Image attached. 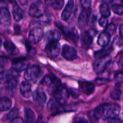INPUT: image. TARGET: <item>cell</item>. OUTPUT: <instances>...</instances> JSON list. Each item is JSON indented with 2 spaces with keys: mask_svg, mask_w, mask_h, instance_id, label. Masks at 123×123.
I'll return each mask as SVG.
<instances>
[{
  "mask_svg": "<svg viewBox=\"0 0 123 123\" xmlns=\"http://www.w3.org/2000/svg\"><path fill=\"white\" fill-rule=\"evenodd\" d=\"M60 28H61V30L62 31L63 33L68 38H69L71 40L73 41L75 43L77 42L78 39V34L77 33V30H75L74 28H68L62 26V25Z\"/></svg>",
  "mask_w": 123,
  "mask_h": 123,
  "instance_id": "4fadbf2b",
  "label": "cell"
},
{
  "mask_svg": "<svg viewBox=\"0 0 123 123\" xmlns=\"http://www.w3.org/2000/svg\"><path fill=\"white\" fill-rule=\"evenodd\" d=\"M44 36V32L41 28L35 27L31 29L28 35V40L33 43H37L41 42Z\"/></svg>",
  "mask_w": 123,
  "mask_h": 123,
  "instance_id": "5b68a950",
  "label": "cell"
},
{
  "mask_svg": "<svg viewBox=\"0 0 123 123\" xmlns=\"http://www.w3.org/2000/svg\"><path fill=\"white\" fill-rule=\"evenodd\" d=\"M108 123H123V121L119 118H113L112 120H110Z\"/></svg>",
  "mask_w": 123,
  "mask_h": 123,
  "instance_id": "b9f144b4",
  "label": "cell"
},
{
  "mask_svg": "<svg viewBox=\"0 0 123 123\" xmlns=\"http://www.w3.org/2000/svg\"><path fill=\"white\" fill-rule=\"evenodd\" d=\"M54 98L57 102L60 105H63L66 103L69 97V92L63 86H58L55 88L54 92Z\"/></svg>",
  "mask_w": 123,
  "mask_h": 123,
  "instance_id": "3957f363",
  "label": "cell"
},
{
  "mask_svg": "<svg viewBox=\"0 0 123 123\" xmlns=\"http://www.w3.org/2000/svg\"><path fill=\"white\" fill-rule=\"evenodd\" d=\"M18 114H19V109L16 108H14L7 114V118L8 120H13L18 118Z\"/></svg>",
  "mask_w": 123,
  "mask_h": 123,
  "instance_id": "4316f807",
  "label": "cell"
},
{
  "mask_svg": "<svg viewBox=\"0 0 123 123\" xmlns=\"http://www.w3.org/2000/svg\"><path fill=\"white\" fill-rule=\"evenodd\" d=\"M47 48L52 57L55 58L60 52V44L58 42H49L47 44Z\"/></svg>",
  "mask_w": 123,
  "mask_h": 123,
  "instance_id": "5bb4252c",
  "label": "cell"
},
{
  "mask_svg": "<svg viewBox=\"0 0 123 123\" xmlns=\"http://www.w3.org/2000/svg\"><path fill=\"white\" fill-rule=\"evenodd\" d=\"M44 9L42 5L33 3L31 5L29 9V14L34 18H39L43 14Z\"/></svg>",
  "mask_w": 123,
  "mask_h": 123,
  "instance_id": "8fae6325",
  "label": "cell"
},
{
  "mask_svg": "<svg viewBox=\"0 0 123 123\" xmlns=\"http://www.w3.org/2000/svg\"><path fill=\"white\" fill-rule=\"evenodd\" d=\"M112 9L115 14L118 15L123 14V6L119 4H115L112 6Z\"/></svg>",
  "mask_w": 123,
  "mask_h": 123,
  "instance_id": "d6a6232c",
  "label": "cell"
},
{
  "mask_svg": "<svg viewBox=\"0 0 123 123\" xmlns=\"http://www.w3.org/2000/svg\"><path fill=\"white\" fill-rule=\"evenodd\" d=\"M110 62V58L109 56L103 58L98 59L94 64V71L96 74H100L106 70Z\"/></svg>",
  "mask_w": 123,
  "mask_h": 123,
  "instance_id": "8992f818",
  "label": "cell"
},
{
  "mask_svg": "<svg viewBox=\"0 0 123 123\" xmlns=\"http://www.w3.org/2000/svg\"><path fill=\"white\" fill-rule=\"evenodd\" d=\"M116 26L113 23H111V24H109L107 25L106 27V31L105 32H107L110 36H112L115 34L116 32Z\"/></svg>",
  "mask_w": 123,
  "mask_h": 123,
  "instance_id": "f1b7e54d",
  "label": "cell"
},
{
  "mask_svg": "<svg viewBox=\"0 0 123 123\" xmlns=\"http://www.w3.org/2000/svg\"><path fill=\"white\" fill-rule=\"evenodd\" d=\"M74 7V1H69L66 5V7L63 11L62 13L61 18L64 21H67L71 17V14L72 13V10Z\"/></svg>",
  "mask_w": 123,
  "mask_h": 123,
  "instance_id": "e0dca14e",
  "label": "cell"
},
{
  "mask_svg": "<svg viewBox=\"0 0 123 123\" xmlns=\"http://www.w3.org/2000/svg\"><path fill=\"white\" fill-rule=\"evenodd\" d=\"M108 80L107 79H99L96 80V84L97 85H102V84H105L106 82H107Z\"/></svg>",
  "mask_w": 123,
  "mask_h": 123,
  "instance_id": "60d3db41",
  "label": "cell"
},
{
  "mask_svg": "<svg viewBox=\"0 0 123 123\" xmlns=\"http://www.w3.org/2000/svg\"><path fill=\"white\" fill-rule=\"evenodd\" d=\"M14 4L13 6V15L14 20L17 22H19L22 19L24 13L21 8L19 7L16 2H14Z\"/></svg>",
  "mask_w": 123,
  "mask_h": 123,
  "instance_id": "44dd1931",
  "label": "cell"
},
{
  "mask_svg": "<svg viewBox=\"0 0 123 123\" xmlns=\"http://www.w3.org/2000/svg\"><path fill=\"white\" fill-rule=\"evenodd\" d=\"M33 98L37 104L42 105L47 100V96L42 89L37 88L33 93Z\"/></svg>",
  "mask_w": 123,
  "mask_h": 123,
  "instance_id": "9c48e42d",
  "label": "cell"
},
{
  "mask_svg": "<svg viewBox=\"0 0 123 123\" xmlns=\"http://www.w3.org/2000/svg\"><path fill=\"white\" fill-rule=\"evenodd\" d=\"M41 84L45 86H49L51 85V84L53 83V78L47 75L43 78V79L41 80Z\"/></svg>",
  "mask_w": 123,
  "mask_h": 123,
  "instance_id": "1f68e13d",
  "label": "cell"
},
{
  "mask_svg": "<svg viewBox=\"0 0 123 123\" xmlns=\"http://www.w3.org/2000/svg\"><path fill=\"white\" fill-rule=\"evenodd\" d=\"M90 14H91V10L90 9L83 10L81 12L78 21V25L80 28H83L88 24Z\"/></svg>",
  "mask_w": 123,
  "mask_h": 123,
  "instance_id": "9a60e30c",
  "label": "cell"
},
{
  "mask_svg": "<svg viewBox=\"0 0 123 123\" xmlns=\"http://www.w3.org/2000/svg\"><path fill=\"white\" fill-rule=\"evenodd\" d=\"M115 80L118 83H123V72H118L115 75Z\"/></svg>",
  "mask_w": 123,
  "mask_h": 123,
  "instance_id": "8d00e7d4",
  "label": "cell"
},
{
  "mask_svg": "<svg viewBox=\"0 0 123 123\" xmlns=\"http://www.w3.org/2000/svg\"><path fill=\"white\" fill-rule=\"evenodd\" d=\"M103 109H102V105H99L96 107L94 112V117L96 119H100L102 117Z\"/></svg>",
  "mask_w": 123,
  "mask_h": 123,
  "instance_id": "4dcf8cb0",
  "label": "cell"
},
{
  "mask_svg": "<svg viewBox=\"0 0 123 123\" xmlns=\"http://www.w3.org/2000/svg\"><path fill=\"white\" fill-rule=\"evenodd\" d=\"M107 23H108V20H107V18H104V17H102L99 20V25L101 26V27H106L107 25Z\"/></svg>",
  "mask_w": 123,
  "mask_h": 123,
  "instance_id": "74e56055",
  "label": "cell"
},
{
  "mask_svg": "<svg viewBox=\"0 0 123 123\" xmlns=\"http://www.w3.org/2000/svg\"><path fill=\"white\" fill-rule=\"evenodd\" d=\"M20 92L22 96L25 98L31 97L33 95L31 84L27 81L22 82L20 85Z\"/></svg>",
  "mask_w": 123,
  "mask_h": 123,
  "instance_id": "2e32d148",
  "label": "cell"
},
{
  "mask_svg": "<svg viewBox=\"0 0 123 123\" xmlns=\"http://www.w3.org/2000/svg\"><path fill=\"white\" fill-rule=\"evenodd\" d=\"M17 85H18V79L16 78V79H14L7 82V87L9 90H13V89L15 88L16 87Z\"/></svg>",
  "mask_w": 123,
  "mask_h": 123,
  "instance_id": "e575fe53",
  "label": "cell"
},
{
  "mask_svg": "<svg viewBox=\"0 0 123 123\" xmlns=\"http://www.w3.org/2000/svg\"><path fill=\"white\" fill-rule=\"evenodd\" d=\"M46 36L49 42H58L61 37V34L57 30H53L48 31Z\"/></svg>",
  "mask_w": 123,
  "mask_h": 123,
  "instance_id": "d6986e66",
  "label": "cell"
},
{
  "mask_svg": "<svg viewBox=\"0 0 123 123\" xmlns=\"http://www.w3.org/2000/svg\"><path fill=\"white\" fill-rule=\"evenodd\" d=\"M80 88L81 90L86 95H90L95 90V85L89 82H80Z\"/></svg>",
  "mask_w": 123,
  "mask_h": 123,
  "instance_id": "ac0fdd59",
  "label": "cell"
},
{
  "mask_svg": "<svg viewBox=\"0 0 123 123\" xmlns=\"http://www.w3.org/2000/svg\"><path fill=\"white\" fill-rule=\"evenodd\" d=\"M7 58L5 57H0V66H4L7 62Z\"/></svg>",
  "mask_w": 123,
  "mask_h": 123,
  "instance_id": "ab89813d",
  "label": "cell"
},
{
  "mask_svg": "<svg viewBox=\"0 0 123 123\" xmlns=\"http://www.w3.org/2000/svg\"><path fill=\"white\" fill-rule=\"evenodd\" d=\"M4 47L6 51L9 54H12V55H16L19 52L18 49L11 41H6L4 43Z\"/></svg>",
  "mask_w": 123,
  "mask_h": 123,
  "instance_id": "603a6c76",
  "label": "cell"
},
{
  "mask_svg": "<svg viewBox=\"0 0 123 123\" xmlns=\"http://www.w3.org/2000/svg\"><path fill=\"white\" fill-rule=\"evenodd\" d=\"M100 12L102 14V17L104 18H107L110 15V10L109 5L106 2H103L101 4L100 7Z\"/></svg>",
  "mask_w": 123,
  "mask_h": 123,
  "instance_id": "484cf974",
  "label": "cell"
},
{
  "mask_svg": "<svg viewBox=\"0 0 123 123\" xmlns=\"http://www.w3.org/2000/svg\"><path fill=\"white\" fill-rule=\"evenodd\" d=\"M18 76V72L13 69L0 72V84H7L10 80L16 79Z\"/></svg>",
  "mask_w": 123,
  "mask_h": 123,
  "instance_id": "277c9868",
  "label": "cell"
},
{
  "mask_svg": "<svg viewBox=\"0 0 123 123\" xmlns=\"http://www.w3.org/2000/svg\"><path fill=\"white\" fill-rule=\"evenodd\" d=\"M64 4V1L63 0H57V1H53L51 2V6L54 9L59 10L62 8Z\"/></svg>",
  "mask_w": 123,
  "mask_h": 123,
  "instance_id": "836d02e7",
  "label": "cell"
},
{
  "mask_svg": "<svg viewBox=\"0 0 123 123\" xmlns=\"http://www.w3.org/2000/svg\"><path fill=\"white\" fill-rule=\"evenodd\" d=\"M59 103L55 98H51L47 103V109L48 110H54L59 106Z\"/></svg>",
  "mask_w": 123,
  "mask_h": 123,
  "instance_id": "83f0119b",
  "label": "cell"
},
{
  "mask_svg": "<svg viewBox=\"0 0 123 123\" xmlns=\"http://www.w3.org/2000/svg\"><path fill=\"white\" fill-rule=\"evenodd\" d=\"M75 123H88V121L83 117H78L76 118Z\"/></svg>",
  "mask_w": 123,
  "mask_h": 123,
  "instance_id": "f35d334b",
  "label": "cell"
},
{
  "mask_svg": "<svg viewBox=\"0 0 123 123\" xmlns=\"http://www.w3.org/2000/svg\"><path fill=\"white\" fill-rule=\"evenodd\" d=\"M95 35H96V32L92 30L84 32L82 37V46L84 48H88L91 44L92 42V38Z\"/></svg>",
  "mask_w": 123,
  "mask_h": 123,
  "instance_id": "30bf717a",
  "label": "cell"
},
{
  "mask_svg": "<svg viewBox=\"0 0 123 123\" xmlns=\"http://www.w3.org/2000/svg\"><path fill=\"white\" fill-rule=\"evenodd\" d=\"M12 102L9 98L6 97H0V112L6 111L11 108Z\"/></svg>",
  "mask_w": 123,
  "mask_h": 123,
  "instance_id": "ffe728a7",
  "label": "cell"
},
{
  "mask_svg": "<svg viewBox=\"0 0 123 123\" xmlns=\"http://www.w3.org/2000/svg\"><path fill=\"white\" fill-rule=\"evenodd\" d=\"M1 45H2V40H1V39L0 38V47L1 46Z\"/></svg>",
  "mask_w": 123,
  "mask_h": 123,
  "instance_id": "f6af8a7d",
  "label": "cell"
},
{
  "mask_svg": "<svg viewBox=\"0 0 123 123\" xmlns=\"http://www.w3.org/2000/svg\"><path fill=\"white\" fill-rule=\"evenodd\" d=\"M102 118L104 120H110L116 118L120 113L121 108L118 104L116 103H107L102 105Z\"/></svg>",
  "mask_w": 123,
  "mask_h": 123,
  "instance_id": "6da1fadb",
  "label": "cell"
},
{
  "mask_svg": "<svg viewBox=\"0 0 123 123\" xmlns=\"http://www.w3.org/2000/svg\"><path fill=\"white\" fill-rule=\"evenodd\" d=\"M42 72L41 67L37 65H33L26 70L24 73V78L27 81L36 82L39 78Z\"/></svg>",
  "mask_w": 123,
  "mask_h": 123,
  "instance_id": "7a4b0ae2",
  "label": "cell"
},
{
  "mask_svg": "<svg viewBox=\"0 0 123 123\" xmlns=\"http://www.w3.org/2000/svg\"><path fill=\"white\" fill-rule=\"evenodd\" d=\"M121 95V91L118 88H114L110 92V97L113 100H119Z\"/></svg>",
  "mask_w": 123,
  "mask_h": 123,
  "instance_id": "f546056e",
  "label": "cell"
},
{
  "mask_svg": "<svg viewBox=\"0 0 123 123\" xmlns=\"http://www.w3.org/2000/svg\"><path fill=\"white\" fill-rule=\"evenodd\" d=\"M24 112L26 123H34L35 115L34 112L30 108H25Z\"/></svg>",
  "mask_w": 123,
  "mask_h": 123,
  "instance_id": "cb8c5ba5",
  "label": "cell"
},
{
  "mask_svg": "<svg viewBox=\"0 0 123 123\" xmlns=\"http://www.w3.org/2000/svg\"><path fill=\"white\" fill-rule=\"evenodd\" d=\"M29 65H30V62L26 59L18 58L13 60L12 64V67L13 70L19 72L25 69H27L28 68Z\"/></svg>",
  "mask_w": 123,
  "mask_h": 123,
  "instance_id": "52a82bcc",
  "label": "cell"
},
{
  "mask_svg": "<svg viewBox=\"0 0 123 123\" xmlns=\"http://www.w3.org/2000/svg\"><path fill=\"white\" fill-rule=\"evenodd\" d=\"M112 50L113 49H112V48H109L108 49H102V50L95 52V56L96 57V58L97 60L98 59H101L103 58L107 57L110 55V54L112 51Z\"/></svg>",
  "mask_w": 123,
  "mask_h": 123,
  "instance_id": "d4e9b609",
  "label": "cell"
},
{
  "mask_svg": "<svg viewBox=\"0 0 123 123\" xmlns=\"http://www.w3.org/2000/svg\"><path fill=\"white\" fill-rule=\"evenodd\" d=\"M62 55L66 60L72 61L77 58V51L72 47L65 44L62 48Z\"/></svg>",
  "mask_w": 123,
  "mask_h": 123,
  "instance_id": "ba28073f",
  "label": "cell"
},
{
  "mask_svg": "<svg viewBox=\"0 0 123 123\" xmlns=\"http://www.w3.org/2000/svg\"><path fill=\"white\" fill-rule=\"evenodd\" d=\"M110 40V36L106 32H103L100 34L98 38V43L100 46L106 47L108 45Z\"/></svg>",
  "mask_w": 123,
  "mask_h": 123,
  "instance_id": "7402d4cb",
  "label": "cell"
},
{
  "mask_svg": "<svg viewBox=\"0 0 123 123\" xmlns=\"http://www.w3.org/2000/svg\"><path fill=\"white\" fill-rule=\"evenodd\" d=\"M11 15L6 7L0 8V23L4 25H9L11 23Z\"/></svg>",
  "mask_w": 123,
  "mask_h": 123,
  "instance_id": "7c38bea8",
  "label": "cell"
},
{
  "mask_svg": "<svg viewBox=\"0 0 123 123\" xmlns=\"http://www.w3.org/2000/svg\"><path fill=\"white\" fill-rule=\"evenodd\" d=\"M118 66H119V67L123 68V55L119 60V61H118Z\"/></svg>",
  "mask_w": 123,
  "mask_h": 123,
  "instance_id": "7bdbcfd3",
  "label": "cell"
},
{
  "mask_svg": "<svg viewBox=\"0 0 123 123\" xmlns=\"http://www.w3.org/2000/svg\"><path fill=\"white\" fill-rule=\"evenodd\" d=\"M81 5L83 8V10L90 9L91 7V1L89 0H82L80 1Z\"/></svg>",
  "mask_w": 123,
  "mask_h": 123,
  "instance_id": "d590c367",
  "label": "cell"
},
{
  "mask_svg": "<svg viewBox=\"0 0 123 123\" xmlns=\"http://www.w3.org/2000/svg\"><path fill=\"white\" fill-rule=\"evenodd\" d=\"M119 34L121 37L123 38V24H121L119 26Z\"/></svg>",
  "mask_w": 123,
  "mask_h": 123,
  "instance_id": "ee69618b",
  "label": "cell"
}]
</instances>
